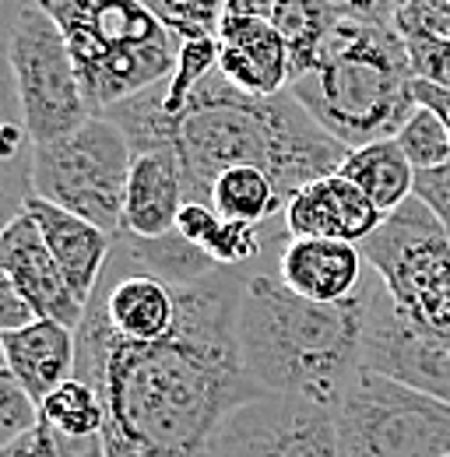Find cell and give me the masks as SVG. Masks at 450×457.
<instances>
[{
	"label": "cell",
	"mask_w": 450,
	"mask_h": 457,
	"mask_svg": "<svg viewBox=\"0 0 450 457\" xmlns=\"http://www.w3.org/2000/svg\"><path fill=\"white\" fill-rule=\"evenodd\" d=\"M412 96H415V106H426V110H433V113L440 116V120H444V127H447V134H450V92L433 88V85H426V81H419V78H415Z\"/></svg>",
	"instance_id": "obj_34"
},
{
	"label": "cell",
	"mask_w": 450,
	"mask_h": 457,
	"mask_svg": "<svg viewBox=\"0 0 450 457\" xmlns=\"http://www.w3.org/2000/svg\"><path fill=\"white\" fill-rule=\"evenodd\" d=\"M341 457H447L450 404L362 370L335 408Z\"/></svg>",
	"instance_id": "obj_8"
},
{
	"label": "cell",
	"mask_w": 450,
	"mask_h": 457,
	"mask_svg": "<svg viewBox=\"0 0 450 457\" xmlns=\"http://www.w3.org/2000/svg\"><path fill=\"white\" fill-rule=\"evenodd\" d=\"M7 43H11V18H0V110H18V92L11 78V60H7Z\"/></svg>",
	"instance_id": "obj_32"
},
{
	"label": "cell",
	"mask_w": 450,
	"mask_h": 457,
	"mask_svg": "<svg viewBox=\"0 0 450 457\" xmlns=\"http://www.w3.org/2000/svg\"><path fill=\"white\" fill-rule=\"evenodd\" d=\"M46 440H50V433H46V426L39 422L32 433H25V436L14 440L11 447H4L0 457H43L46 454Z\"/></svg>",
	"instance_id": "obj_35"
},
{
	"label": "cell",
	"mask_w": 450,
	"mask_h": 457,
	"mask_svg": "<svg viewBox=\"0 0 450 457\" xmlns=\"http://www.w3.org/2000/svg\"><path fill=\"white\" fill-rule=\"evenodd\" d=\"M4 359L29 398L43 404L60 384L78 377V331L39 317L21 331L4 335Z\"/></svg>",
	"instance_id": "obj_18"
},
{
	"label": "cell",
	"mask_w": 450,
	"mask_h": 457,
	"mask_svg": "<svg viewBox=\"0 0 450 457\" xmlns=\"http://www.w3.org/2000/svg\"><path fill=\"white\" fill-rule=\"evenodd\" d=\"M116 250L145 275H155L162 278L166 286H194L208 275L219 271V264L201 250L194 246L190 239H183L176 228L166 232V236H155V239H141V236H112Z\"/></svg>",
	"instance_id": "obj_21"
},
{
	"label": "cell",
	"mask_w": 450,
	"mask_h": 457,
	"mask_svg": "<svg viewBox=\"0 0 450 457\" xmlns=\"http://www.w3.org/2000/svg\"><path fill=\"white\" fill-rule=\"evenodd\" d=\"M208 204L229 222H246V226H271L285 212V197L279 194V187L257 166L225 170L212 187Z\"/></svg>",
	"instance_id": "obj_22"
},
{
	"label": "cell",
	"mask_w": 450,
	"mask_h": 457,
	"mask_svg": "<svg viewBox=\"0 0 450 457\" xmlns=\"http://www.w3.org/2000/svg\"><path fill=\"white\" fill-rule=\"evenodd\" d=\"M341 176L355 183L384 215L397 212L415 194V166L401 152L397 141H373L366 148H352L341 162Z\"/></svg>",
	"instance_id": "obj_20"
},
{
	"label": "cell",
	"mask_w": 450,
	"mask_h": 457,
	"mask_svg": "<svg viewBox=\"0 0 450 457\" xmlns=\"http://www.w3.org/2000/svg\"><path fill=\"white\" fill-rule=\"evenodd\" d=\"M145 148H169L183 172L187 201L201 204L212 201L215 179L232 166L264 170L288 204L296 190L335 176L348 159V148L306 113L288 88L279 96H246L225 81L219 67Z\"/></svg>",
	"instance_id": "obj_2"
},
{
	"label": "cell",
	"mask_w": 450,
	"mask_h": 457,
	"mask_svg": "<svg viewBox=\"0 0 450 457\" xmlns=\"http://www.w3.org/2000/svg\"><path fill=\"white\" fill-rule=\"evenodd\" d=\"M0 268L14 278V286L21 288V295L36 310V317L60 320L74 331L81 328L88 306H81L78 295L71 292L60 264L54 261L43 232L29 212L14 215L0 228Z\"/></svg>",
	"instance_id": "obj_13"
},
{
	"label": "cell",
	"mask_w": 450,
	"mask_h": 457,
	"mask_svg": "<svg viewBox=\"0 0 450 457\" xmlns=\"http://www.w3.org/2000/svg\"><path fill=\"white\" fill-rule=\"evenodd\" d=\"M60 25L92 116L169 81L179 39L141 0H39Z\"/></svg>",
	"instance_id": "obj_5"
},
{
	"label": "cell",
	"mask_w": 450,
	"mask_h": 457,
	"mask_svg": "<svg viewBox=\"0 0 450 457\" xmlns=\"http://www.w3.org/2000/svg\"><path fill=\"white\" fill-rule=\"evenodd\" d=\"M341 14L373 21V25H394V14L404 7V0H331Z\"/></svg>",
	"instance_id": "obj_31"
},
{
	"label": "cell",
	"mask_w": 450,
	"mask_h": 457,
	"mask_svg": "<svg viewBox=\"0 0 450 457\" xmlns=\"http://www.w3.org/2000/svg\"><path fill=\"white\" fill-rule=\"evenodd\" d=\"M388 215L341 172L324 176L296 190L281 212L288 239H338L362 246Z\"/></svg>",
	"instance_id": "obj_14"
},
{
	"label": "cell",
	"mask_w": 450,
	"mask_h": 457,
	"mask_svg": "<svg viewBox=\"0 0 450 457\" xmlns=\"http://www.w3.org/2000/svg\"><path fill=\"white\" fill-rule=\"evenodd\" d=\"M18 4H21V0H0V18H11Z\"/></svg>",
	"instance_id": "obj_37"
},
{
	"label": "cell",
	"mask_w": 450,
	"mask_h": 457,
	"mask_svg": "<svg viewBox=\"0 0 450 457\" xmlns=\"http://www.w3.org/2000/svg\"><path fill=\"white\" fill-rule=\"evenodd\" d=\"M0 370H7V359H4V335H0Z\"/></svg>",
	"instance_id": "obj_39"
},
{
	"label": "cell",
	"mask_w": 450,
	"mask_h": 457,
	"mask_svg": "<svg viewBox=\"0 0 450 457\" xmlns=\"http://www.w3.org/2000/svg\"><path fill=\"white\" fill-rule=\"evenodd\" d=\"M447 457H450V454H447Z\"/></svg>",
	"instance_id": "obj_41"
},
{
	"label": "cell",
	"mask_w": 450,
	"mask_h": 457,
	"mask_svg": "<svg viewBox=\"0 0 450 457\" xmlns=\"http://www.w3.org/2000/svg\"><path fill=\"white\" fill-rule=\"evenodd\" d=\"M204 457H341L335 408L288 395L243 401L219 422Z\"/></svg>",
	"instance_id": "obj_10"
},
{
	"label": "cell",
	"mask_w": 450,
	"mask_h": 457,
	"mask_svg": "<svg viewBox=\"0 0 450 457\" xmlns=\"http://www.w3.org/2000/svg\"><path fill=\"white\" fill-rule=\"evenodd\" d=\"M415 71L394 25L341 18L288 92L348 152L391 141L415 113Z\"/></svg>",
	"instance_id": "obj_4"
},
{
	"label": "cell",
	"mask_w": 450,
	"mask_h": 457,
	"mask_svg": "<svg viewBox=\"0 0 450 457\" xmlns=\"http://www.w3.org/2000/svg\"><path fill=\"white\" fill-rule=\"evenodd\" d=\"M362 257L397 313L450 348V239L437 215L408 197L362 243Z\"/></svg>",
	"instance_id": "obj_7"
},
{
	"label": "cell",
	"mask_w": 450,
	"mask_h": 457,
	"mask_svg": "<svg viewBox=\"0 0 450 457\" xmlns=\"http://www.w3.org/2000/svg\"><path fill=\"white\" fill-rule=\"evenodd\" d=\"M39 426V404L29 398V391L11 377V370H0V451L21 440Z\"/></svg>",
	"instance_id": "obj_27"
},
{
	"label": "cell",
	"mask_w": 450,
	"mask_h": 457,
	"mask_svg": "<svg viewBox=\"0 0 450 457\" xmlns=\"http://www.w3.org/2000/svg\"><path fill=\"white\" fill-rule=\"evenodd\" d=\"M187 204L183 172L169 148L134 152L130 179H127V204H123V232L155 239L176 228V219Z\"/></svg>",
	"instance_id": "obj_19"
},
{
	"label": "cell",
	"mask_w": 450,
	"mask_h": 457,
	"mask_svg": "<svg viewBox=\"0 0 450 457\" xmlns=\"http://www.w3.org/2000/svg\"><path fill=\"white\" fill-rule=\"evenodd\" d=\"M345 14L338 11L331 0H279L271 25L281 32V39L288 43V57H292V78L303 74L317 50L324 46V39L335 32V25Z\"/></svg>",
	"instance_id": "obj_23"
},
{
	"label": "cell",
	"mask_w": 450,
	"mask_h": 457,
	"mask_svg": "<svg viewBox=\"0 0 450 457\" xmlns=\"http://www.w3.org/2000/svg\"><path fill=\"white\" fill-rule=\"evenodd\" d=\"M219 74L246 96H279L292 81L288 43L271 21L225 18L219 29Z\"/></svg>",
	"instance_id": "obj_16"
},
{
	"label": "cell",
	"mask_w": 450,
	"mask_h": 457,
	"mask_svg": "<svg viewBox=\"0 0 450 457\" xmlns=\"http://www.w3.org/2000/svg\"><path fill=\"white\" fill-rule=\"evenodd\" d=\"M25 212L36 219V226L43 232L54 261L60 264L67 286L78 295V303L88 306L112 257V236L106 228L92 226V222L50 204V201L36 197V194L29 197Z\"/></svg>",
	"instance_id": "obj_17"
},
{
	"label": "cell",
	"mask_w": 450,
	"mask_h": 457,
	"mask_svg": "<svg viewBox=\"0 0 450 457\" xmlns=\"http://www.w3.org/2000/svg\"><path fill=\"white\" fill-rule=\"evenodd\" d=\"M250 268L176 288V328L159 342L116 338L99 310L78 328V377L106 401L103 436L138 457H204L212 433L264 391L243 366L239 303Z\"/></svg>",
	"instance_id": "obj_1"
},
{
	"label": "cell",
	"mask_w": 450,
	"mask_h": 457,
	"mask_svg": "<svg viewBox=\"0 0 450 457\" xmlns=\"http://www.w3.org/2000/svg\"><path fill=\"white\" fill-rule=\"evenodd\" d=\"M39 422L56 436H99L106 429V401L88 380L74 377L39 404Z\"/></svg>",
	"instance_id": "obj_24"
},
{
	"label": "cell",
	"mask_w": 450,
	"mask_h": 457,
	"mask_svg": "<svg viewBox=\"0 0 450 457\" xmlns=\"http://www.w3.org/2000/svg\"><path fill=\"white\" fill-rule=\"evenodd\" d=\"M401 145V152L408 155V162L415 166V172H429L440 170L450 162V134L444 127V120L426 110V106H415V113L404 120V127L397 130L394 137Z\"/></svg>",
	"instance_id": "obj_26"
},
{
	"label": "cell",
	"mask_w": 450,
	"mask_h": 457,
	"mask_svg": "<svg viewBox=\"0 0 450 457\" xmlns=\"http://www.w3.org/2000/svg\"><path fill=\"white\" fill-rule=\"evenodd\" d=\"M408 63L419 81L450 92V39L444 36H408L404 39Z\"/></svg>",
	"instance_id": "obj_28"
},
{
	"label": "cell",
	"mask_w": 450,
	"mask_h": 457,
	"mask_svg": "<svg viewBox=\"0 0 450 457\" xmlns=\"http://www.w3.org/2000/svg\"><path fill=\"white\" fill-rule=\"evenodd\" d=\"M54 436V447H56V457H106V436L99 433V436Z\"/></svg>",
	"instance_id": "obj_33"
},
{
	"label": "cell",
	"mask_w": 450,
	"mask_h": 457,
	"mask_svg": "<svg viewBox=\"0 0 450 457\" xmlns=\"http://www.w3.org/2000/svg\"><path fill=\"white\" fill-rule=\"evenodd\" d=\"M179 43L219 39L225 21V0H141Z\"/></svg>",
	"instance_id": "obj_25"
},
{
	"label": "cell",
	"mask_w": 450,
	"mask_h": 457,
	"mask_svg": "<svg viewBox=\"0 0 450 457\" xmlns=\"http://www.w3.org/2000/svg\"><path fill=\"white\" fill-rule=\"evenodd\" d=\"M92 310L123 342H159L176 328V288L155 275L138 271L112 243V257L96 288Z\"/></svg>",
	"instance_id": "obj_12"
},
{
	"label": "cell",
	"mask_w": 450,
	"mask_h": 457,
	"mask_svg": "<svg viewBox=\"0 0 450 457\" xmlns=\"http://www.w3.org/2000/svg\"><path fill=\"white\" fill-rule=\"evenodd\" d=\"M46 433H50V429H46ZM43 457H56V447H54V436H50V440H46V454Z\"/></svg>",
	"instance_id": "obj_38"
},
{
	"label": "cell",
	"mask_w": 450,
	"mask_h": 457,
	"mask_svg": "<svg viewBox=\"0 0 450 457\" xmlns=\"http://www.w3.org/2000/svg\"><path fill=\"white\" fill-rule=\"evenodd\" d=\"M36 317V310L29 306V299L21 295V288L14 286V278L0 268V335H11V331H21L29 328Z\"/></svg>",
	"instance_id": "obj_30"
},
{
	"label": "cell",
	"mask_w": 450,
	"mask_h": 457,
	"mask_svg": "<svg viewBox=\"0 0 450 457\" xmlns=\"http://www.w3.org/2000/svg\"><path fill=\"white\" fill-rule=\"evenodd\" d=\"M275 7H279V0H225V18H261V21H271Z\"/></svg>",
	"instance_id": "obj_36"
},
{
	"label": "cell",
	"mask_w": 450,
	"mask_h": 457,
	"mask_svg": "<svg viewBox=\"0 0 450 457\" xmlns=\"http://www.w3.org/2000/svg\"><path fill=\"white\" fill-rule=\"evenodd\" d=\"M362 286L345 303H310L285 288L275 268H250L239 303V352L264 395L338 408L362 373Z\"/></svg>",
	"instance_id": "obj_3"
},
{
	"label": "cell",
	"mask_w": 450,
	"mask_h": 457,
	"mask_svg": "<svg viewBox=\"0 0 450 457\" xmlns=\"http://www.w3.org/2000/svg\"><path fill=\"white\" fill-rule=\"evenodd\" d=\"M412 197H419L437 215V222L450 239V162L440 170L415 172V194Z\"/></svg>",
	"instance_id": "obj_29"
},
{
	"label": "cell",
	"mask_w": 450,
	"mask_h": 457,
	"mask_svg": "<svg viewBox=\"0 0 450 457\" xmlns=\"http://www.w3.org/2000/svg\"><path fill=\"white\" fill-rule=\"evenodd\" d=\"M275 271L285 288L310 303H345L359 292L370 264L355 243L285 236V243L275 250Z\"/></svg>",
	"instance_id": "obj_15"
},
{
	"label": "cell",
	"mask_w": 450,
	"mask_h": 457,
	"mask_svg": "<svg viewBox=\"0 0 450 457\" xmlns=\"http://www.w3.org/2000/svg\"><path fill=\"white\" fill-rule=\"evenodd\" d=\"M130 162L134 152L127 134L110 116H88L78 130L36 145L32 194L106 228L110 236H120Z\"/></svg>",
	"instance_id": "obj_6"
},
{
	"label": "cell",
	"mask_w": 450,
	"mask_h": 457,
	"mask_svg": "<svg viewBox=\"0 0 450 457\" xmlns=\"http://www.w3.org/2000/svg\"><path fill=\"white\" fill-rule=\"evenodd\" d=\"M447 4H450V0H447Z\"/></svg>",
	"instance_id": "obj_40"
},
{
	"label": "cell",
	"mask_w": 450,
	"mask_h": 457,
	"mask_svg": "<svg viewBox=\"0 0 450 457\" xmlns=\"http://www.w3.org/2000/svg\"><path fill=\"white\" fill-rule=\"evenodd\" d=\"M366 335H362V370L391 377L404 387L450 404V348L429 331L404 320L391 303L377 271H366Z\"/></svg>",
	"instance_id": "obj_11"
},
{
	"label": "cell",
	"mask_w": 450,
	"mask_h": 457,
	"mask_svg": "<svg viewBox=\"0 0 450 457\" xmlns=\"http://www.w3.org/2000/svg\"><path fill=\"white\" fill-rule=\"evenodd\" d=\"M7 60H11L21 123L32 145L56 141L78 130L92 116L67 39L39 0H21L14 7Z\"/></svg>",
	"instance_id": "obj_9"
}]
</instances>
